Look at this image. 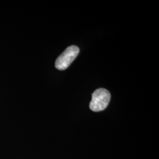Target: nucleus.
<instances>
[{
    "instance_id": "2",
    "label": "nucleus",
    "mask_w": 159,
    "mask_h": 159,
    "mask_svg": "<svg viewBox=\"0 0 159 159\" xmlns=\"http://www.w3.org/2000/svg\"><path fill=\"white\" fill-rule=\"evenodd\" d=\"M80 49L78 47L71 46L67 48L65 51L58 57L55 63L56 68L59 70H64L68 68L70 64L77 57Z\"/></svg>"
},
{
    "instance_id": "1",
    "label": "nucleus",
    "mask_w": 159,
    "mask_h": 159,
    "mask_svg": "<svg viewBox=\"0 0 159 159\" xmlns=\"http://www.w3.org/2000/svg\"><path fill=\"white\" fill-rule=\"evenodd\" d=\"M111 94L105 89H98L92 94V99L89 107L93 111L98 112L105 110L110 101Z\"/></svg>"
}]
</instances>
